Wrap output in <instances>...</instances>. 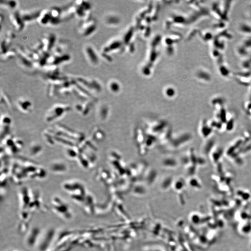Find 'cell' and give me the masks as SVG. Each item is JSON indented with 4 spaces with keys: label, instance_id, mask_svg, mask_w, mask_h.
Wrapping results in <instances>:
<instances>
[{
    "label": "cell",
    "instance_id": "6da1fadb",
    "mask_svg": "<svg viewBox=\"0 0 251 251\" xmlns=\"http://www.w3.org/2000/svg\"><path fill=\"white\" fill-rule=\"evenodd\" d=\"M71 107L66 105H55L48 112L45 117L47 121L50 122L63 116L65 113L70 111Z\"/></svg>",
    "mask_w": 251,
    "mask_h": 251
},
{
    "label": "cell",
    "instance_id": "7a4b0ae2",
    "mask_svg": "<svg viewBox=\"0 0 251 251\" xmlns=\"http://www.w3.org/2000/svg\"><path fill=\"white\" fill-rule=\"evenodd\" d=\"M9 19L11 26L15 30L20 32L23 30L25 23L21 16L20 11H15L11 13L9 16Z\"/></svg>",
    "mask_w": 251,
    "mask_h": 251
},
{
    "label": "cell",
    "instance_id": "3957f363",
    "mask_svg": "<svg viewBox=\"0 0 251 251\" xmlns=\"http://www.w3.org/2000/svg\"><path fill=\"white\" fill-rule=\"evenodd\" d=\"M40 41L43 46L44 51L49 53L56 44V35L53 33H49V34L43 37Z\"/></svg>",
    "mask_w": 251,
    "mask_h": 251
},
{
    "label": "cell",
    "instance_id": "277c9868",
    "mask_svg": "<svg viewBox=\"0 0 251 251\" xmlns=\"http://www.w3.org/2000/svg\"><path fill=\"white\" fill-rule=\"evenodd\" d=\"M71 57L67 54H54L50 55L48 60L49 65L58 66L64 62L68 61Z\"/></svg>",
    "mask_w": 251,
    "mask_h": 251
},
{
    "label": "cell",
    "instance_id": "5b68a950",
    "mask_svg": "<svg viewBox=\"0 0 251 251\" xmlns=\"http://www.w3.org/2000/svg\"><path fill=\"white\" fill-rule=\"evenodd\" d=\"M16 37L15 34L11 31L6 33L5 36L1 42V55L10 49L13 40Z\"/></svg>",
    "mask_w": 251,
    "mask_h": 251
},
{
    "label": "cell",
    "instance_id": "8992f818",
    "mask_svg": "<svg viewBox=\"0 0 251 251\" xmlns=\"http://www.w3.org/2000/svg\"><path fill=\"white\" fill-rule=\"evenodd\" d=\"M93 22L89 20L82 21L79 27V32L83 37L90 36L94 31V24Z\"/></svg>",
    "mask_w": 251,
    "mask_h": 251
},
{
    "label": "cell",
    "instance_id": "52a82bcc",
    "mask_svg": "<svg viewBox=\"0 0 251 251\" xmlns=\"http://www.w3.org/2000/svg\"><path fill=\"white\" fill-rule=\"evenodd\" d=\"M41 10H31L28 11L20 12L21 16L22 17L25 24L32 22L35 20H37L40 16Z\"/></svg>",
    "mask_w": 251,
    "mask_h": 251
},
{
    "label": "cell",
    "instance_id": "ba28073f",
    "mask_svg": "<svg viewBox=\"0 0 251 251\" xmlns=\"http://www.w3.org/2000/svg\"><path fill=\"white\" fill-rule=\"evenodd\" d=\"M52 19V17L50 14L49 10L44 9L41 11L40 16L37 21L40 25L46 26L50 24Z\"/></svg>",
    "mask_w": 251,
    "mask_h": 251
},
{
    "label": "cell",
    "instance_id": "9c48e42d",
    "mask_svg": "<svg viewBox=\"0 0 251 251\" xmlns=\"http://www.w3.org/2000/svg\"><path fill=\"white\" fill-rule=\"evenodd\" d=\"M17 105L21 111L26 113L30 112L33 107L32 103L29 100L22 98L18 101Z\"/></svg>",
    "mask_w": 251,
    "mask_h": 251
},
{
    "label": "cell",
    "instance_id": "30bf717a",
    "mask_svg": "<svg viewBox=\"0 0 251 251\" xmlns=\"http://www.w3.org/2000/svg\"><path fill=\"white\" fill-rule=\"evenodd\" d=\"M50 168L52 172L55 173H63L67 170V166L64 162L61 161L53 162L50 165Z\"/></svg>",
    "mask_w": 251,
    "mask_h": 251
},
{
    "label": "cell",
    "instance_id": "8fae6325",
    "mask_svg": "<svg viewBox=\"0 0 251 251\" xmlns=\"http://www.w3.org/2000/svg\"><path fill=\"white\" fill-rule=\"evenodd\" d=\"M84 52L85 56L88 60L92 63H95L96 61V58L95 56V53L91 47L89 45H87L84 48Z\"/></svg>",
    "mask_w": 251,
    "mask_h": 251
},
{
    "label": "cell",
    "instance_id": "7c38bea8",
    "mask_svg": "<svg viewBox=\"0 0 251 251\" xmlns=\"http://www.w3.org/2000/svg\"><path fill=\"white\" fill-rule=\"evenodd\" d=\"M17 50L13 49H9L7 51L1 55V60L3 61H6L12 59L17 57Z\"/></svg>",
    "mask_w": 251,
    "mask_h": 251
},
{
    "label": "cell",
    "instance_id": "4fadbf2b",
    "mask_svg": "<svg viewBox=\"0 0 251 251\" xmlns=\"http://www.w3.org/2000/svg\"><path fill=\"white\" fill-rule=\"evenodd\" d=\"M1 6L9 9H14L16 8L17 5V1H9V0H1Z\"/></svg>",
    "mask_w": 251,
    "mask_h": 251
},
{
    "label": "cell",
    "instance_id": "5bb4252c",
    "mask_svg": "<svg viewBox=\"0 0 251 251\" xmlns=\"http://www.w3.org/2000/svg\"><path fill=\"white\" fill-rule=\"evenodd\" d=\"M42 146L40 145H34L31 147L30 150H29V153H30L31 155H36L39 152H42Z\"/></svg>",
    "mask_w": 251,
    "mask_h": 251
},
{
    "label": "cell",
    "instance_id": "9a60e30c",
    "mask_svg": "<svg viewBox=\"0 0 251 251\" xmlns=\"http://www.w3.org/2000/svg\"><path fill=\"white\" fill-rule=\"evenodd\" d=\"M9 98L7 96V95L4 93H2L1 92V103L3 102L4 104L7 107L9 106L10 104L9 101Z\"/></svg>",
    "mask_w": 251,
    "mask_h": 251
},
{
    "label": "cell",
    "instance_id": "2e32d148",
    "mask_svg": "<svg viewBox=\"0 0 251 251\" xmlns=\"http://www.w3.org/2000/svg\"><path fill=\"white\" fill-rule=\"evenodd\" d=\"M67 156L70 158H75L77 157L76 152L73 149H68L67 150Z\"/></svg>",
    "mask_w": 251,
    "mask_h": 251
}]
</instances>
